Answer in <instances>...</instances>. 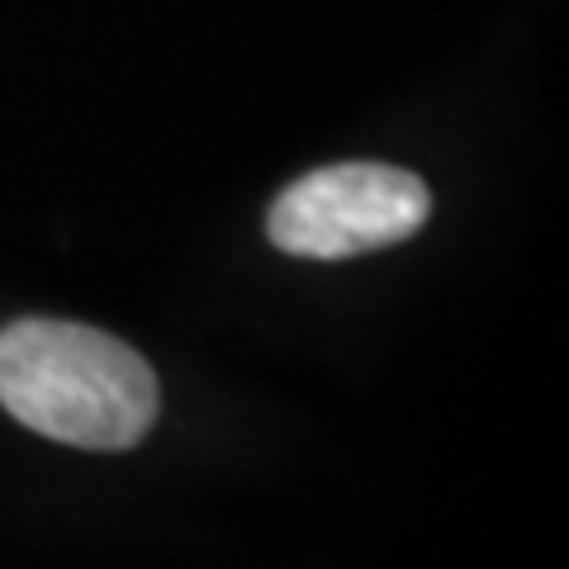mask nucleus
Returning a JSON list of instances; mask_svg holds the SVG:
<instances>
[{
  "label": "nucleus",
  "mask_w": 569,
  "mask_h": 569,
  "mask_svg": "<svg viewBox=\"0 0 569 569\" xmlns=\"http://www.w3.org/2000/svg\"><path fill=\"white\" fill-rule=\"evenodd\" d=\"M0 403L33 432L81 451H129L157 422V376L119 337L20 318L0 328Z\"/></svg>",
  "instance_id": "obj_1"
},
{
  "label": "nucleus",
  "mask_w": 569,
  "mask_h": 569,
  "mask_svg": "<svg viewBox=\"0 0 569 569\" xmlns=\"http://www.w3.org/2000/svg\"><path fill=\"white\" fill-rule=\"evenodd\" d=\"M432 213V194L403 167L337 162L299 176L276 194L266 233L280 252L342 261L413 238Z\"/></svg>",
  "instance_id": "obj_2"
}]
</instances>
